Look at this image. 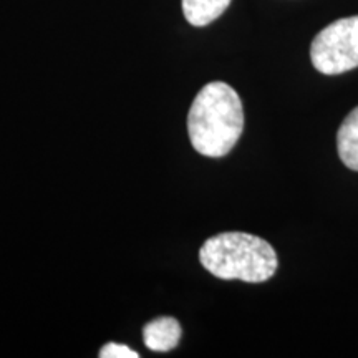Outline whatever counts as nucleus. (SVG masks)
I'll use <instances>...</instances> for the list:
<instances>
[{
  "mask_svg": "<svg viewBox=\"0 0 358 358\" xmlns=\"http://www.w3.org/2000/svg\"><path fill=\"white\" fill-rule=\"evenodd\" d=\"M244 129L243 101L232 87L213 82L201 88L187 115L191 145L209 158L226 156Z\"/></svg>",
  "mask_w": 358,
  "mask_h": 358,
  "instance_id": "1",
  "label": "nucleus"
},
{
  "mask_svg": "<svg viewBox=\"0 0 358 358\" xmlns=\"http://www.w3.org/2000/svg\"><path fill=\"white\" fill-rule=\"evenodd\" d=\"M199 261L217 279L249 284L267 282L279 267L274 248L248 232H221L209 237L199 250Z\"/></svg>",
  "mask_w": 358,
  "mask_h": 358,
  "instance_id": "2",
  "label": "nucleus"
},
{
  "mask_svg": "<svg viewBox=\"0 0 358 358\" xmlns=\"http://www.w3.org/2000/svg\"><path fill=\"white\" fill-rule=\"evenodd\" d=\"M313 69L324 75H340L358 66V15L338 19L313 38Z\"/></svg>",
  "mask_w": 358,
  "mask_h": 358,
  "instance_id": "3",
  "label": "nucleus"
},
{
  "mask_svg": "<svg viewBox=\"0 0 358 358\" xmlns=\"http://www.w3.org/2000/svg\"><path fill=\"white\" fill-rule=\"evenodd\" d=\"M182 329L173 317H159L143 329L145 345L153 352H169L179 345Z\"/></svg>",
  "mask_w": 358,
  "mask_h": 358,
  "instance_id": "4",
  "label": "nucleus"
},
{
  "mask_svg": "<svg viewBox=\"0 0 358 358\" xmlns=\"http://www.w3.org/2000/svg\"><path fill=\"white\" fill-rule=\"evenodd\" d=\"M337 150L342 163L352 171H358V106L340 124Z\"/></svg>",
  "mask_w": 358,
  "mask_h": 358,
  "instance_id": "5",
  "label": "nucleus"
},
{
  "mask_svg": "<svg viewBox=\"0 0 358 358\" xmlns=\"http://www.w3.org/2000/svg\"><path fill=\"white\" fill-rule=\"evenodd\" d=\"M231 0H182L186 20L194 27H206L221 17Z\"/></svg>",
  "mask_w": 358,
  "mask_h": 358,
  "instance_id": "6",
  "label": "nucleus"
},
{
  "mask_svg": "<svg viewBox=\"0 0 358 358\" xmlns=\"http://www.w3.org/2000/svg\"><path fill=\"white\" fill-rule=\"evenodd\" d=\"M101 358H138L140 353L131 350V348L127 345H122V343H106L105 347L100 350Z\"/></svg>",
  "mask_w": 358,
  "mask_h": 358,
  "instance_id": "7",
  "label": "nucleus"
}]
</instances>
